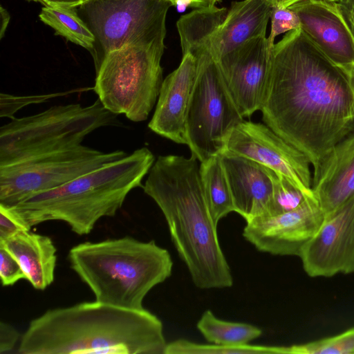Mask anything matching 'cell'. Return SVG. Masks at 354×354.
I'll return each mask as SVG.
<instances>
[{"label":"cell","mask_w":354,"mask_h":354,"mask_svg":"<svg viewBox=\"0 0 354 354\" xmlns=\"http://www.w3.org/2000/svg\"><path fill=\"white\" fill-rule=\"evenodd\" d=\"M272 8L268 0L232 2L216 34L220 59L250 39L266 36Z\"/></svg>","instance_id":"obj_19"},{"label":"cell","mask_w":354,"mask_h":354,"mask_svg":"<svg viewBox=\"0 0 354 354\" xmlns=\"http://www.w3.org/2000/svg\"><path fill=\"white\" fill-rule=\"evenodd\" d=\"M351 82L353 91L354 92V72L353 73V74L351 76Z\"/></svg>","instance_id":"obj_35"},{"label":"cell","mask_w":354,"mask_h":354,"mask_svg":"<svg viewBox=\"0 0 354 354\" xmlns=\"http://www.w3.org/2000/svg\"><path fill=\"white\" fill-rule=\"evenodd\" d=\"M307 197L299 189L281 175L276 174L271 202L266 214L270 216L293 210L299 207Z\"/></svg>","instance_id":"obj_25"},{"label":"cell","mask_w":354,"mask_h":354,"mask_svg":"<svg viewBox=\"0 0 354 354\" xmlns=\"http://www.w3.org/2000/svg\"><path fill=\"white\" fill-rule=\"evenodd\" d=\"M39 2L44 6L55 8H75L80 7L91 0H29Z\"/></svg>","instance_id":"obj_31"},{"label":"cell","mask_w":354,"mask_h":354,"mask_svg":"<svg viewBox=\"0 0 354 354\" xmlns=\"http://www.w3.org/2000/svg\"><path fill=\"white\" fill-rule=\"evenodd\" d=\"M200 176L210 215L216 225L234 212L232 196L220 154L200 164Z\"/></svg>","instance_id":"obj_20"},{"label":"cell","mask_w":354,"mask_h":354,"mask_svg":"<svg viewBox=\"0 0 354 354\" xmlns=\"http://www.w3.org/2000/svg\"><path fill=\"white\" fill-rule=\"evenodd\" d=\"M0 279L3 286H12L20 279H26L25 273L17 259L0 246Z\"/></svg>","instance_id":"obj_27"},{"label":"cell","mask_w":354,"mask_h":354,"mask_svg":"<svg viewBox=\"0 0 354 354\" xmlns=\"http://www.w3.org/2000/svg\"><path fill=\"white\" fill-rule=\"evenodd\" d=\"M44 24L50 26L56 35L79 45L91 53L95 38L88 26L79 17L75 8H55L44 6L39 15Z\"/></svg>","instance_id":"obj_22"},{"label":"cell","mask_w":354,"mask_h":354,"mask_svg":"<svg viewBox=\"0 0 354 354\" xmlns=\"http://www.w3.org/2000/svg\"><path fill=\"white\" fill-rule=\"evenodd\" d=\"M164 41L127 44L105 56L93 90L107 110L133 122L147 119L163 82Z\"/></svg>","instance_id":"obj_7"},{"label":"cell","mask_w":354,"mask_h":354,"mask_svg":"<svg viewBox=\"0 0 354 354\" xmlns=\"http://www.w3.org/2000/svg\"><path fill=\"white\" fill-rule=\"evenodd\" d=\"M161 320L145 308L97 301L46 310L21 335L19 354H165Z\"/></svg>","instance_id":"obj_2"},{"label":"cell","mask_w":354,"mask_h":354,"mask_svg":"<svg viewBox=\"0 0 354 354\" xmlns=\"http://www.w3.org/2000/svg\"><path fill=\"white\" fill-rule=\"evenodd\" d=\"M266 36L250 39L223 56L220 68L243 118L261 109L270 75L271 54Z\"/></svg>","instance_id":"obj_13"},{"label":"cell","mask_w":354,"mask_h":354,"mask_svg":"<svg viewBox=\"0 0 354 354\" xmlns=\"http://www.w3.org/2000/svg\"><path fill=\"white\" fill-rule=\"evenodd\" d=\"M68 259L96 301L132 310L145 308L146 295L171 276L173 267L169 252L154 241L128 236L81 243Z\"/></svg>","instance_id":"obj_5"},{"label":"cell","mask_w":354,"mask_h":354,"mask_svg":"<svg viewBox=\"0 0 354 354\" xmlns=\"http://www.w3.org/2000/svg\"><path fill=\"white\" fill-rule=\"evenodd\" d=\"M324 216L317 198H308L293 210L246 221L243 236L261 252L299 257L320 227Z\"/></svg>","instance_id":"obj_12"},{"label":"cell","mask_w":354,"mask_h":354,"mask_svg":"<svg viewBox=\"0 0 354 354\" xmlns=\"http://www.w3.org/2000/svg\"><path fill=\"white\" fill-rule=\"evenodd\" d=\"M330 1H336V2H340L342 0H330Z\"/></svg>","instance_id":"obj_36"},{"label":"cell","mask_w":354,"mask_h":354,"mask_svg":"<svg viewBox=\"0 0 354 354\" xmlns=\"http://www.w3.org/2000/svg\"><path fill=\"white\" fill-rule=\"evenodd\" d=\"M127 154L122 150L104 152L81 145L0 166V205L12 207Z\"/></svg>","instance_id":"obj_8"},{"label":"cell","mask_w":354,"mask_h":354,"mask_svg":"<svg viewBox=\"0 0 354 354\" xmlns=\"http://www.w3.org/2000/svg\"><path fill=\"white\" fill-rule=\"evenodd\" d=\"M24 230H30L19 221L6 208L0 205V242Z\"/></svg>","instance_id":"obj_28"},{"label":"cell","mask_w":354,"mask_h":354,"mask_svg":"<svg viewBox=\"0 0 354 354\" xmlns=\"http://www.w3.org/2000/svg\"><path fill=\"white\" fill-rule=\"evenodd\" d=\"M196 73L194 57L183 55L178 67L164 80L149 128L160 136L187 145L186 116Z\"/></svg>","instance_id":"obj_15"},{"label":"cell","mask_w":354,"mask_h":354,"mask_svg":"<svg viewBox=\"0 0 354 354\" xmlns=\"http://www.w3.org/2000/svg\"><path fill=\"white\" fill-rule=\"evenodd\" d=\"M230 185L234 212L246 221L266 214L271 202L276 173L244 156L220 153Z\"/></svg>","instance_id":"obj_16"},{"label":"cell","mask_w":354,"mask_h":354,"mask_svg":"<svg viewBox=\"0 0 354 354\" xmlns=\"http://www.w3.org/2000/svg\"><path fill=\"white\" fill-rule=\"evenodd\" d=\"M224 150L264 165L315 198L308 157L266 124L243 120L229 134Z\"/></svg>","instance_id":"obj_10"},{"label":"cell","mask_w":354,"mask_h":354,"mask_svg":"<svg viewBox=\"0 0 354 354\" xmlns=\"http://www.w3.org/2000/svg\"><path fill=\"white\" fill-rule=\"evenodd\" d=\"M264 123L303 152L316 171L332 148L354 131L351 75L301 28L274 44L263 105Z\"/></svg>","instance_id":"obj_1"},{"label":"cell","mask_w":354,"mask_h":354,"mask_svg":"<svg viewBox=\"0 0 354 354\" xmlns=\"http://www.w3.org/2000/svg\"><path fill=\"white\" fill-rule=\"evenodd\" d=\"M1 30H0V37L1 39L3 37L4 32L6 30L8 24L9 23L10 17L7 10L1 6Z\"/></svg>","instance_id":"obj_33"},{"label":"cell","mask_w":354,"mask_h":354,"mask_svg":"<svg viewBox=\"0 0 354 354\" xmlns=\"http://www.w3.org/2000/svg\"><path fill=\"white\" fill-rule=\"evenodd\" d=\"M312 189L324 215L354 195V131L336 144L314 171Z\"/></svg>","instance_id":"obj_17"},{"label":"cell","mask_w":354,"mask_h":354,"mask_svg":"<svg viewBox=\"0 0 354 354\" xmlns=\"http://www.w3.org/2000/svg\"><path fill=\"white\" fill-rule=\"evenodd\" d=\"M288 8L296 12L300 28L319 50L351 76L354 72V35L339 3L302 0Z\"/></svg>","instance_id":"obj_14"},{"label":"cell","mask_w":354,"mask_h":354,"mask_svg":"<svg viewBox=\"0 0 354 354\" xmlns=\"http://www.w3.org/2000/svg\"><path fill=\"white\" fill-rule=\"evenodd\" d=\"M154 161L152 152L142 147L57 188L4 207L29 230L60 221L78 235L88 234L100 218L114 216L130 192L142 186Z\"/></svg>","instance_id":"obj_4"},{"label":"cell","mask_w":354,"mask_h":354,"mask_svg":"<svg viewBox=\"0 0 354 354\" xmlns=\"http://www.w3.org/2000/svg\"><path fill=\"white\" fill-rule=\"evenodd\" d=\"M338 3L354 35V0H342Z\"/></svg>","instance_id":"obj_32"},{"label":"cell","mask_w":354,"mask_h":354,"mask_svg":"<svg viewBox=\"0 0 354 354\" xmlns=\"http://www.w3.org/2000/svg\"><path fill=\"white\" fill-rule=\"evenodd\" d=\"M270 20L271 30L268 39L272 47L274 45L277 36L300 28V21L297 15L288 8H272Z\"/></svg>","instance_id":"obj_26"},{"label":"cell","mask_w":354,"mask_h":354,"mask_svg":"<svg viewBox=\"0 0 354 354\" xmlns=\"http://www.w3.org/2000/svg\"><path fill=\"white\" fill-rule=\"evenodd\" d=\"M20 337L19 333L10 324L0 322V353L11 351Z\"/></svg>","instance_id":"obj_29"},{"label":"cell","mask_w":354,"mask_h":354,"mask_svg":"<svg viewBox=\"0 0 354 354\" xmlns=\"http://www.w3.org/2000/svg\"><path fill=\"white\" fill-rule=\"evenodd\" d=\"M165 354H284V348L249 344L242 346L204 344L178 339L167 343Z\"/></svg>","instance_id":"obj_23"},{"label":"cell","mask_w":354,"mask_h":354,"mask_svg":"<svg viewBox=\"0 0 354 354\" xmlns=\"http://www.w3.org/2000/svg\"><path fill=\"white\" fill-rule=\"evenodd\" d=\"M0 246L17 259L35 289L44 290L53 282L57 249L51 238L24 230L1 241Z\"/></svg>","instance_id":"obj_18"},{"label":"cell","mask_w":354,"mask_h":354,"mask_svg":"<svg viewBox=\"0 0 354 354\" xmlns=\"http://www.w3.org/2000/svg\"><path fill=\"white\" fill-rule=\"evenodd\" d=\"M310 277L354 272V195L324 219L299 256Z\"/></svg>","instance_id":"obj_11"},{"label":"cell","mask_w":354,"mask_h":354,"mask_svg":"<svg viewBox=\"0 0 354 354\" xmlns=\"http://www.w3.org/2000/svg\"><path fill=\"white\" fill-rule=\"evenodd\" d=\"M117 115L97 99L88 106H53L0 128V166L82 145L99 128L117 124Z\"/></svg>","instance_id":"obj_6"},{"label":"cell","mask_w":354,"mask_h":354,"mask_svg":"<svg viewBox=\"0 0 354 354\" xmlns=\"http://www.w3.org/2000/svg\"><path fill=\"white\" fill-rule=\"evenodd\" d=\"M286 354H354V327L332 337L286 346Z\"/></svg>","instance_id":"obj_24"},{"label":"cell","mask_w":354,"mask_h":354,"mask_svg":"<svg viewBox=\"0 0 354 354\" xmlns=\"http://www.w3.org/2000/svg\"><path fill=\"white\" fill-rule=\"evenodd\" d=\"M196 328L207 342L225 346L246 345L262 334L255 326L220 319L210 310L203 313Z\"/></svg>","instance_id":"obj_21"},{"label":"cell","mask_w":354,"mask_h":354,"mask_svg":"<svg viewBox=\"0 0 354 354\" xmlns=\"http://www.w3.org/2000/svg\"><path fill=\"white\" fill-rule=\"evenodd\" d=\"M198 161L193 156H160L142 188L162 211L195 286L229 288L233 278L205 198Z\"/></svg>","instance_id":"obj_3"},{"label":"cell","mask_w":354,"mask_h":354,"mask_svg":"<svg viewBox=\"0 0 354 354\" xmlns=\"http://www.w3.org/2000/svg\"><path fill=\"white\" fill-rule=\"evenodd\" d=\"M171 6L167 0H91L80 6L99 46L91 53L95 71L109 52L127 44L165 40Z\"/></svg>","instance_id":"obj_9"},{"label":"cell","mask_w":354,"mask_h":354,"mask_svg":"<svg viewBox=\"0 0 354 354\" xmlns=\"http://www.w3.org/2000/svg\"><path fill=\"white\" fill-rule=\"evenodd\" d=\"M171 6H177L179 10L190 7L194 9L212 7L216 6V3L220 0H167Z\"/></svg>","instance_id":"obj_30"},{"label":"cell","mask_w":354,"mask_h":354,"mask_svg":"<svg viewBox=\"0 0 354 354\" xmlns=\"http://www.w3.org/2000/svg\"><path fill=\"white\" fill-rule=\"evenodd\" d=\"M302 0H268L273 8H286Z\"/></svg>","instance_id":"obj_34"}]
</instances>
